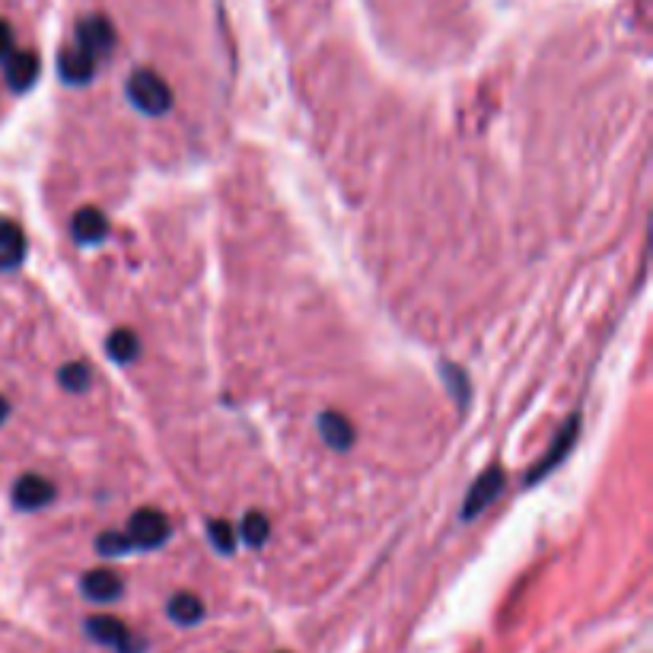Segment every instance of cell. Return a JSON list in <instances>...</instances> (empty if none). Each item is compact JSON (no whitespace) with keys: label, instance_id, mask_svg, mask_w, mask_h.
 I'll return each mask as SVG.
<instances>
[{"label":"cell","instance_id":"obj_3","mask_svg":"<svg viewBox=\"0 0 653 653\" xmlns=\"http://www.w3.org/2000/svg\"><path fill=\"white\" fill-rule=\"evenodd\" d=\"M77 45L87 51L90 58H102L109 55L115 45V29L102 13H90L77 20Z\"/></svg>","mask_w":653,"mask_h":653},{"label":"cell","instance_id":"obj_4","mask_svg":"<svg viewBox=\"0 0 653 653\" xmlns=\"http://www.w3.org/2000/svg\"><path fill=\"white\" fill-rule=\"evenodd\" d=\"M125 536L131 539L134 548H160L166 539H169V523L160 510H137L131 523H128V532Z\"/></svg>","mask_w":653,"mask_h":653},{"label":"cell","instance_id":"obj_7","mask_svg":"<svg viewBox=\"0 0 653 653\" xmlns=\"http://www.w3.org/2000/svg\"><path fill=\"white\" fill-rule=\"evenodd\" d=\"M504 488V472L501 469H491V472H485L478 481H475V488L469 491V497H466V507H462V517L466 520H472L475 513H481L485 510L491 501H494V494Z\"/></svg>","mask_w":653,"mask_h":653},{"label":"cell","instance_id":"obj_6","mask_svg":"<svg viewBox=\"0 0 653 653\" xmlns=\"http://www.w3.org/2000/svg\"><path fill=\"white\" fill-rule=\"evenodd\" d=\"M58 71H61V77L67 83L83 87V83H90L93 74H96V58H90L80 45H67V48H61V55H58Z\"/></svg>","mask_w":653,"mask_h":653},{"label":"cell","instance_id":"obj_15","mask_svg":"<svg viewBox=\"0 0 653 653\" xmlns=\"http://www.w3.org/2000/svg\"><path fill=\"white\" fill-rule=\"evenodd\" d=\"M137 335L134 332H128V329H118V332H112L109 335V341H106V351H109V357L112 360H118V364H128V360H134L137 357Z\"/></svg>","mask_w":653,"mask_h":653},{"label":"cell","instance_id":"obj_5","mask_svg":"<svg viewBox=\"0 0 653 653\" xmlns=\"http://www.w3.org/2000/svg\"><path fill=\"white\" fill-rule=\"evenodd\" d=\"M55 501V485L42 475H23L13 488V504L20 510H39Z\"/></svg>","mask_w":653,"mask_h":653},{"label":"cell","instance_id":"obj_20","mask_svg":"<svg viewBox=\"0 0 653 653\" xmlns=\"http://www.w3.org/2000/svg\"><path fill=\"white\" fill-rule=\"evenodd\" d=\"M7 415H10V405H7V399H4V395H0V424L7 421Z\"/></svg>","mask_w":653,"mask_h":653},{"label":"cell","instance_id":"obj_1","mask_svg":"<svg viewBox=\"0 0 653 653\" xmlns=\"http://www.w3.org/2000/svg\"><path fill=\"white\" fill-rule=\"evenodd\" d=\"M128 99L134 102V109H141L147 115H163L173 109V90L150 67H137L128 77Z\"/></svg>","mask_w":653,"mask_h":653},{"label":"cell","instance_id":"obj_13","mask_svg":"<svg viewBox=\"0 0 653 653\" xmlns=\"http://www.w3.org/2000/svg\"><path fill=\"white\" fill-rule=\"evenodd\" d=\"M169 618H173L176 625H198L201 618H204V603L195 596V593H176L173 599H169V606H166Z\"/></svg>","mask_w":653,"mask_h":653},{"label":"cell","instance_id":"obj_2","mask_svg":"<svg viewBox=\"0 0 653 653\" xmlns=\"http://www.w3.org/2000/svg\"><path fill=\"white\" fill-rule=\"evenodd\" d=\"M87 634L93 641L106 644L118 653H144V644L134 638L125 622H118L112 615H93L87 618Z\"/></svg>","mask_w":653,"mask_h":653},{"label":"cell","instance_id":"obj_11","mask_svg":"<svg viewBox=\"0 0 653 653\" xmlns=\"http://www.w3.org/2000/svg\"><path fill=\"white\" fill-rule=\"evenodd\" d=\"M319 431L325 437V443L332 446L338 453H348L354 446V427L345 415H338V411H322L319 415Z\"/></svg>","mask_w":653,"mask_h":653},{"label":"cell","instance_id":"obj_14","mask_svg":"<svg viewBox=\"0 0 653 653\" xmlns=\"http://www.w3.org/2000/svg\"><path fill=\"white\" fill-rule=\"evenodd\" d=\"M577 427H580V418H571V421H567V427H564V431H561V437H558V443H555V450L545 456V462H542V466H536V472L529 475V481H539V478H542V475H545L548 469H552V466H558V462L564 459V453L571 450V443H574V437H577Z\"/></svg>","mask_w":653,"mask_h":653},{"label":"cell","instance_id":"obj_18","mask_svg":"<svg viewBox=\"0 0 653 653\" xmlns=\"http://www.w3.org/2000/svg\"><path fill=\"white\" fill-rule=\"evenodd\" d=\"M99 555H106V558H118V555H128L131 552V539L122 536V532H102L99 536Z\"/></svg>","mask_w":653,"mask_h":653},{"label":"cell","instance_id":"obj_16","mask_svg":"<svg viewBox=\"0 0 653 653\" xmlns=\"http://www.w3.org/2000/svg\"><path fill=\"white\" fill-rule=\"evenodd\" d=\"M268 520H265V513L259 510H252L243 517V526H239V536L246 539V545H262L268 539Z\"/></svg>","mask_w":653,"mask_h":653},{"label":"cell","instance_id":"obj_17","mask_svg":"<svg viewBox=\"0 0 653 653\" xmlns=\"http://www.w3.org/2000/svg\"><path fill=\"white\" fill-rule=\"evenodd\" d=\"M61 386L64 389H71V392H87L90 389V370L87 364H67L61 367Z\"/></svg>","mask_w":653,"mask_h":653},{"label":"cell","instance_id":"obj_8","mask_svg":"<svg viewBox=\"0 0 653 653\" xmlns=\"http://www.w3.org/2000/svg\"><path fill=\"white\" fill-rule=\"evenodd\" d=\"M80 590H83V596H90L93 603H112V599L122 596L125 583L115 571H90V574H83Z\"/></svg>","mask_w":653,"mask_h":653},{"label":"cell","instance_id":"obj_19","mask_svg":"<svg viewBox=\"0 0 653 653\" xmlns=\"http://www.w3.org/2000/svg\"><path fill=\"white\" fill-rule=\"evenodd\" d=\"M208 536H211V542L220 548L223 555H230L233 552V526L230 523H223V520H211L208 523Z\"/></svg>","mask_w":653,"mask_h":653},{"label":"cell","instance_id":"obj_12","mask_svg":"<svg viewBox=\"0 0 653 653\" xmlns=\"http://www.w3.org/2000/svg\"><path fill=\"white\" fill-rule=\"evenodd\" d=\"M36 77H39V58L32 55V51H16V55L7 61V83H10V90H16V93H23V90H29L32 83H36Z\"/></svg>","mask_w":653,"mask_h":653},{"label":"cell","instance_id":"obj_9","mask_svg":"<svg viewBox=\"0 0 653 653\" xmlns=\"http://www.w3.org/2000/svg\"><path fill=\"white\" fill-rule=\"evenodd\" d=\"M71 230H74V236H77V243L96 246V243H102V239H106L109 220H106V214H102L99 208H80V211L74 214V220H71Z\"/></svg>","mask_w":653,"mask_h":653},{"label":"cell","instance_id":"obj_10","mask_svg":"<svg viewBox=\"0 0 653 653\" xmlns=\"http://www.w3.org/2000/svg\"><path fill=\"white\" fill-rule=\"evenodd\" d=\"M26 255V236L20 223L10 217H0V268H16Z\"/></svg>","mask_w":653,"mask_h":653}]
</instances>
